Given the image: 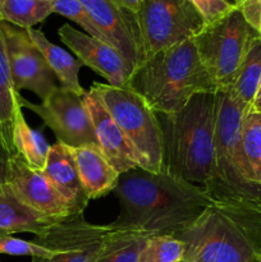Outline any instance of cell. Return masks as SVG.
Returning <instances> with one entry per match:
<instances>
[{"label":"cell","instance_id":"cell-1","mask_svg":"<svg viewBox=\"0 0 261 262\" xmlns=\"http://www.w3.org/2000/svg\"><path fill=\"white\" fill-rule=\"evenodd\" d=\"M113 193L119 201V215L110 227L150 235L176 234L212 204L204 187L170 173L151 174L140 168L120 174Z\"/></svg>","mask_w":261,"mask_h":262},{"label":"cell","instance_id":"cell-2","mask_svg":"<svg viewBox=\"0 0 261 262\" xmlns=\"http://www.w3.org/2000/svg\"><path fill=\"white\" fill-rule=\"evenodd\" d=\"M211 199L192 224L173 234L184 245L183 261L261 262V199Z\"/></svg>","mask_w":261,"mask_h":262},{"label":"cell","instance_id":"cell-3","mask_svg":"<svg viewBox=\"0 0 261 262\" xmlns=\"http://www.w3.org/2000/svg\"><path fill=\"white\" fill-rule=\"evenodd\" d=\"M215 95H194L179 112L158 114L165 173L200 187L209 184L214 170Z\"/></svg>","mask_w":261,"mask_h":262},{"label":"cell","instance_id":"cell-4","mask_svg":"<svg viewBox=\"0 0 261 262\" xmlns=\"http://www.w3.org/2000/svg\"><path fill=\"white\" fill-rule=\"evenodd\" d=\"M127 86L156 114H173L199 94H216L214 81L192 38L154 54L130 76Z\"/></svg>","mask_w":261,"mask_h":262},{"label":"cell","instance_id":"cell-5","mask_svg":"<svg viewBox=\"0 0 261 262\" xmlns=\"http://www.w3.org/2000/svg\"><path fill=\"white\" fill-rule=\"evenodd\" d=\"M215 114V154L212 178L205 191L211 197H241L260 200L261 187L256 183L242 143V123L246 113L229 91H220Z\"/></svg>","mask_w":261,"mask_h":262},{"label":"cell","instance_id":"cell-6","mask_svg":"<svg viewBox=\"0 0 261 262\" xmlns=\"http://www.w3.org/2000/svg\"><path fill=\"white\" fill-rule=\"evenodd\" d=\"M92 86L122 130L138 168L151 174L165 173L163 132L158 114L128 86L100 82Z\"/></svg>","mask_w":261,"mask_h":262},{"label":"cell","instance_id":"cell-7","mask_svg":"<svg viewBox=\"0 0 261 262\" xmlns=\"http://www.w3.org/2000/svg\"><path fill=\"white\" fill-rule=\"evenodd\" d=\"M256 36L257 33L234 7L220 19L205 25L192 38L200 60L214 81L217 92L232 89Z\"/></svg>","mask_w":261,"mask_h":262},{"label":"cell","instance_id":"cell-8","mask_svg":"<svg viewBox=\"0 0 261 262\" xmlns=\"http://www.w3.org/2000/svg\"><path fill=\"white\" fill-rule=\"evenodd\" d=\"M136 14L146 59L193 38L205 27L202 17L188 0H143Z\"/></svg>","mask_w":261,"mask_h":262},{"label":"cell","instance_id":"cell-9","mask_svg":"<svg viewBox=\"0 0 261 262\" xmlns=\"http://www.w3.org/2000/svg\"><path fill=\"white\" fill-rule=\"evenodd\" d=\"M20 107H27L42 119L44 125L53 130L56 142L68 147L99 148L91 118L82 95L64 87H56L41 104L28 101L18 92Z\"/></svg>","mask_w":261,"mask_h":262},{"label":"cell","instance_id":"cell-10","mask_svg":"<svg viewBox=\"0 0 261 262\" xmlns=\"http://www.w3.org/2000/svg\"><path fill=\"white\" fill-rule=\"evenodd\" d=\"M109 232V224H91L83 214L72 215L56 223L45 235L33 239L55 251V255L50 258H32L31 262H96Z\"/></svg>","mask_w":261,"mask_h":262},{"label":"cell","instance_id":"cell-11","mask_svg":"<svg viewBox=\"0 0 261 262\" xmlns=\"http://www.w3.org/2000/svg\"><path fill=\"white\" fill-rule=\"evenodd\" d=\"M13 84L17 92L28 90L45 100L56 89L55 74L33 43L27 30L0 22Z\"/></svg>","mask_w":261,"mask_h":262},{"label":"cell","instance_id":"cell-12","mask_svg":"<svg viewBox=\"0 0 261 262\" xmlns=\"http://www.w3.org/2000/svg\"><path fill=\"white\" fill-rule=\"evenodd\" d=\"M110 45L119 51L135 72L146 60V50L137 14L118 0H79Z\"/></svg>","mask_w":261,"mask_h":262},{"label":"cell","instance_id":"cell-13","mask_svg":"<svg viewBox=\"0 0 261 262\" xmlns=\"http://www.w3.org/2000/svg\"><path fill=\"white\" fill-rule=\"evenodd\" d=\"M8 186L20 202L56 219L74 215L71 205L53 187L42 171L31 168L19 154L8 160Z\"/></svg>","mask_w":261,"mask_h":262},{"label":"cell","instance_id":"cell-14","mask_svg":"<svg viewBox=\"0 0 261 262\" xmlns=\"http://www.w3.org/2000/svg\"><path fill=\"white\" fill-rule=\"evenodd\" d=\"M58 35L61 42L73 51L77 59L106 79L107 84L117 87L127 86L133 74L132 68L109 42L97 40L76 30L71 25L61 26L58 30Z\"/></svg>","mask_w":261,"mask_h":262},{"label":"cell","instance_id":"cell-15","mask_svg":"<svg viewBox=\"0 0 261 262\" xmlns=\"http://www.w3.org/2000/svg\"><path fill=\"white\" fill-rule=\"evenodd\" d=\"M87 112L91 118L92 127L96 136L99 150L106 158L110 165L119 174L138 168L132 150L128 146L122 130L102 104L94 86L83 95Z\"/></svg>","mask_w":261,"mask_h":262},{"label":"cell","instance_id":"cell-16","mask_svg":"<svg viewBox=\"0 0 261 262\" xmlns=\"http://www.w3.org/2000/svg\"><path fill=\"white\" fill-rule=\"evenodd\" d=\"M42 173L54 188L71 205L74 215L83 214L90 199L79 179L71 147L60 142L51 145Z\"/></svg>","mask_w":261,"mask_h":262},{"label":"cell","instance_id":"cell-17","mask_svg":"<svg viewBox=\"0 0 261 262\" xmlns=\"http://www.w3.org/2000/svg\"><path fill=\"white\" fill-rule=\"evenodd\" d=\"M60 220L20 202L8 183L0 188V234L31 233L35 237H42Z\"/></svg>","mask_w":261,"mask_h":262},{"label":"cell","instance_id":"cell-18","mask_svg":"<svg viewBox=\"0 0 261 262\" xmlns=\"http://www.w3.org/2000/svg\"><path fill=\"white\" fill-rule=\"evenodd\" d=\"M79 179L90 200L100 199L114 191L120 174L96 147H71Z\"/></svg>","mask_w":261,"mask_h":262},{"label":"cell","instance_id":"cell-19","mask_svg":"<svg viewBox=\"0 0 261 262\" xmlns=\"http://www.w3.org/2000/svg\"><path fill=\"white\" fill-rule=\"evenodd\" d=\"M27 32L33 43L41 51L53 73L60 81L61 87L83 96L86 94V90L81 86L78 77L79 69L83 66L82 61L74 58L73 55H71L68 51L61 49L60 46L50 42L48 37L44 35L42 31L30 28V30H27Z\"/></svg>","mask_w":261,"mask_h":262},{"label":"cell","instance_id":"cell-20","mask_svg":"<svg viewBox=\"0 0 261 262\" xmlns=\"http://www.w3.org/2000/svg\"><path fill=\"white\" fill-rule=\"evenodd\" d=\"M18 92L13 84L12 73L8 63L4 36L0 27V146L8 156L17 154L13 143L15 114L22 109L17 99Z\"/></svg>","mask_w":261,"mask_h":262},{"label":"cell","instance_id":"cell-21","mask_svg":"<svg viewBox=\"0 0 261 262\" xmlns=\"http://www.w3.org/2000/svg\"><path fill=\"white\" fill-rule=\"evenodd\" d=\"M13 143L18 154L32 169L44 171L51 146L44 137L41 129H33L26 122L22 109L15 114Z\"/></svg>","mask_w":261,"mask_h":262},{"label":"cell","instance_id":"cell-22","mask_svg":"<svg viewBox=\"0 0 261 262\" xmlns=\"http://www.w3.org/2000/svg\"><path fill=\"white\" fill-rule=\"evenodd\" d=\"M261 79V38L256 36L251 42L229 94L247 114L258 82Z\"/></svg>","mask_w":261,"mask_h":262},{"label":"cell","instance_id":"cell-23","mask_svg":"<svg viewBox=\"0 0 261 262\" xmlns=\"http://www.w3.org/2000/svg\"><path fill=\"white\" fill-rule=\"evenodd\" d=\"M150 237L153 235L138 230L114 229L110 227V232L96 262H138Z\"/></svg>","mask_w":261,"mask_h":262},{"label":"cell","instance_id":"cell-24","mask_svg":"<svg viewBox=\"0 0 261 262\" xmlns=\"http://www.w3.org/2000/svg\"><path fill=\"white\" fill-rule=\"evenodd\" d=\"M51 0H5L2 10V22L30 30L53 14Z\"/></svg>","mask_w":261,"mask_h":262},{"label":"cell","instance_id":"cell-25","mask_svg":"<svg viewBox=\"0 0 261 262\" xmlns=\"http://www.w3.org/2000/svg\"><path fill=\"white\" fill-rule=\"evenodd\" d=\"M242 143L256 183L261 187V114H246L242 123Z\"/></svg>","mask_w":261,"mask_h":262},{"label":"cell","instance_id":"cell-26","mask_svg":"<svg viewBox=\"0 0 261 262\" xmlns=\"http://www.w3.org/2000/svg\"><path fill=\"white\" fill-rule=\"evenodd\" d=\"M184 245L174 235H153L148 238L138 262H181Z\"/></svg>","mask_w":261,"mask_h":262},{"label":"cell","instance_id":"cell-27","mask_svg":"<svg viewBox=\"0 0 261 262\" xmlns=\"http://www.w3.org/2000/svg\"><path fill=\"white\" fill-rule=\"evenodd\" d=\"M51 2H53L54 13L63 15V17L71 19L72 22L77 23L79 27L86 31L87 35L92 36L97 40L109 42L104 33L101 32V30L97 27L89 10L84 8V5L79 0H51Z\"/></svg>","mask_w":261,"mask_h":262},{"label":"cell","instance_id":"cell-28","mask_svg":"<svg viewBox=\"0 0 261 262\" xmlns=\"http://www.w3.org/2000/svg\"><path fill=\"white\" fill-rule=\"evenodd\" d=\"M55 251L46 248L33 241H25L12 235L0 234V255L30 256L31 258H50Z\"/></svg>","mask_w":261,"mask_h":262},{"label":"cell","instance_id":"cell-29","mask_svg":"<svg viewBox=\"0 0 261 262\" xmlns=\"http://www.w3.org/2000/svg\"><path fill=\"white\" fill-rule=\"evenodd\" d=\"M188 2L200 13L205 25H210L220 19L234 8L233 5L228 4L225 0H188Z\"/></svg>","mask_w":261,"mask_h":262},{"label":"cell","instance_id":"cell-30","mask_svg":"<svg viewBox=\"0 0 261 262\" xmlns=\"http://www.w3.org/2000/svg\"><path fill=\"white\" fill-rule=\"evenodd\" d=\"M234 7L240 10L246 23L261 38V0H237Z\"/></svg>","mask_w":261,"mask_h":262},{"label":"cell","instance_id":"cell-31","mask_svg":"<svg viewBox=\"0 0 261 262\" xmlns=\"http://www.w3.org/2000/svg\"><path fill=\"white\" fill-rule=\"evenodd\" d=\"M8 160H9V156H8V154L5 152L4 148L0 146V188H2L4 184H7Z\"/></svg>","mask_w":261,"mask_h":262},{"label":"cell","instance_id":"cell-32","mask_svg":"<svg viewBox=\"0 0 261 262\" xmlns=\"http://www.w3.org/2000/svg\"><path fill=\"white\" fill-rule=\"evenodd\" d=\"M247 114H261V79L258 82L257 90H256L255 97H253L251 106Z\"/></svg>","mask_w":261,"mask_h":262},{"label":"cell","instance_id":"cell-33","mask_svg":"<svg viewBox=\"0 0 261 262\" xmlns=\"http://www.w3.org/2000/svg\"><path fill=\"white\" fill-rule=\"evenodd\" d=\"M118 2L120 3V4L124 5L125 8H128V9H130L132 12H137L138 8H140L141 3L143 2V0H118Z\"/></svg>","mask_w":261,"mask_h":262},{"label":"cell","instance_id":"cell-34","mask_svg":"<svg viewBox=\"0 0 261 262\" xmlns=\"http://www.w3.org/2000/svg\"><path fill=\"white\" fill-rule=\"evenodd\" d=\"M5 0H0V22H2V10H3V5H4Z\"/></svg>","mask_w":261,"mask_h":262},{"label":"cell","instance_id":"cell-35","mask_svg":"<svg viewBox=\"0 0 261 262\" xmlns=\"http://www.w3.org/2000/svg\"><path fill=\"white\" fill-rule=\"evenodd\" d=\"M225 2H227L228 4H230V5H233V7H234L235 3H237V0H225Z\"/></svg>","mask_w":261,"mask_h":262},{"label":"cell","instance_id":"cell-36","mask_svg":"<svg viewBox=\"0 0 261 262\" xmlns=\"http://www.w3.org/2000/svg\"><path fill=\"white\" fill-rule=\"evenodd\" d=\"M181 262H186V261H181Z\"/></svg>","mask_w":261,"mask_h":262}]
</instances>
